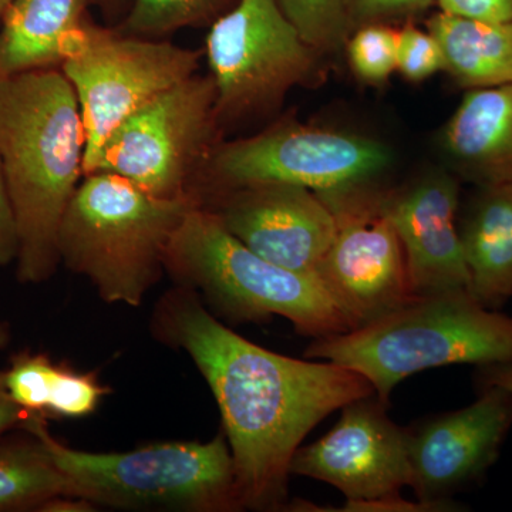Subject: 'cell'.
<instances>
[{
  "instance_id": "cell-1",
  "label": "cell",
  "mask_w": 512,
  "mask_h": 512,
  "mask_svg": "<svg viewBox=\"0 0 512 512\" xmlns=\"http://www.w3.org/2000/svg\"><path fill=\"white\" fill-rule=\"evenodd\" d=\"M153 332L183 349L220 407L242 508L285 510L292 458L316 426L353 400L376 393L365 376L338 363L293 359L249 342L178 286L165 293Z\"/></svg>"
},
{
  "instance_id": "cell-2",
  "label": "cell",
  "mask_w": 512,
  "mask_h": 512,
  "mask_svg": "<svg viewBox=\"0 0 512 512\" xmlns=\"http://www.w3.org/2000/svg\"><path fill=\"white\" fill-rule=\"evenodd\" d=\"M86 131L62 70L0 76V161L18 225L16 275L40 284L62 264L59 229L84 177Z\"/></svg>"
},
{
  "instance_id": "cell-3",
  "label": "cell",
  "mask_w": 512,
  "mask_h": 512,
  "mask_svg": "<svg viewBox=\"0 0 512 512\" xmlns=\"http://www.w3.org/2000/svg\"><path fill=\"white\" fill-rule=\"evenodd\" d=\"M303 355L355 370L390 403L397 384L424 370L512 362V316L468 289L414 296L362 328L313 339Z\"/></svg>"
},
{
  "instance_id": "cell-4",
  "label": "cell",
  "mask_w": 512,
  "mask_h": 512,
  "mask_svg": "<svg viewBox=\"0 0 512 512\" xmlns=\"http://www.w3.org/2000/svg\"><path fill=\"white\" fill-rule=\"evenodd\" d=\"M197 195L158 198L119 175H84L59 229L60 261L87 276L104 302L140 306L165 271V254Z\"/></svg>"
},
{
  "instance_id": "cell-5",
  "label": "cell",
  "mask_w": 512,
  "mask_h": 512,
  "mask_svg": "<svg viewBox=\"0 0 512 512\" xmlns=\"http://www.w3.org/2000/svg\"><path fill=\"white\" fill-rule=\"evenodd\" d=\"M165 271L178 286L202 293L212 311L232 322H268L281 316L308 338L349 332L315 274L266 261L222 227L208 208H192L165 254Z\"/></svg>"
},
{
  "instance_id": "cell-6",
  "label": "cell",
  "mask_w": 512,
  "mask_h": 512,
  "mask_svg": "<svg viewBox=\"0 0 512 512\" xmlns=\"http://www.w3.org/2000/svg\"><path fill=\"white\" fill-rule=\"evenodd\" d=\"M45 444L76 498L121 510L229 512L239 501L234 458L224 433L211 441H173L128 453H87L55 439L45 417L22 427Z\"/></svg>"
},
{
  "instance_id": "cell-7",
  "label": "cell",
  "mask_w": 512,
  "mask_h": 512,
  "mask_svg": "<svg viewBox=\"0 0 512 512\" xmlns=\"http://www.w3.org/2000/svg\"><path fill=\"white\" fill-rule=\"evenodd\" d=\"M392 164V150L382 141L288 119L255 136L218 143L194 194L202 204L212 195L255 184L329 191L376 183Z\"/></svg>"
},
{
  "instance_id": "cell-8",
  "label": "cell",
  "mask_w": 512,
  "mask_h": 512,
  "mask_svg": "<svg viewBox=\"0 0 512 512\" xmlns=\"http://www.w3.org/2000/svg\"><path fill=\"white\" fill-rule=\"evenodd\" d=\"M200 57V52L170 42L83 23L70 40L60 69L82 111L84 175L96 170L111 134L161 93L194 76Z\"/></svg>"
},
{
  "instance_id": "cell-9",
  "label": "cell",
  "mask_w": 512,
  "mask_h": 512,
  "mask_svg": "<svg viewBox=\"0 0 512 512\" xmlns=\"http://www.w3.org/2000/svg\"><path fill=\"white\" fill-rule=\"evenodd\" d=\"M218 123L278 109L295 87L325 79L322 57L303 42L278 0H238L207 36Z\"/></svg>"
},
{
  "instance_id": "cell-10",
  "label": "cell",
  "mask_w": 512,
  "mask_h": 512,
  "mask_svg": "<svg viewBox=\"0 0 512 512\" xmlns=\"http://www.w3.org/2000/svg\"><path fill=\"white\" fill-rule=\"evenodd\" d=\"M211 76H192L141 107L101 150L96 171L123 177L158 198L188 197L218 141Z\"/></svg>"
},
{
  "instance_id": "cell-11",
  "label": "cell",
  "mask_w": 512,
  "mask_h": 512,
  "mask_svg": "<svg viewBox=\"0 0 512 512\" xmlns=\"http://www.w3.org/2000/svg\"><path fill=\"white\" fill-rule=\"evenodd\" d=\"M377 183L319 191L336 220L332 245L315 275L350 329L362 328L414 298L402 239Z\"/></svg>"
},
{
  "instance_id": "cell-12",
  "label": "cell",
  "mask_w": 512,
  "mask_h": 512,
  "mask_svg": "<svg viewBox=\"0 0 512 512\" xmlns=\"http://www.w3.org/2000/svg\"><path fill=\"white\" fill-rule=\"evenodd\" d=\"M512 429V393L478 387L464 409L426 417L407 427L410 488L436 511H460L454 495L483 483Z\"/></svg>"
},
{
  "instance_id": "cell-13",
  "label": "cell",
  "mask_w": 512,
  "mask_h": 512,
  "mask_svg": "<svg viewBox=\"0 0 512 512\" xmlns=\"http://www.w3.org/2000/svg\"><path fill=\"white\" fill-rule=\"evenodd\" d=\"M389 404L376 393L346 404L329 433L296 450L291 474L332 485L350 503L399 497L412 471L407 427L390 419Z\"/></svg>"
},
{
  "instance_id": "cell-14",
  "label": "cell",
  "mask_w": 512,
  "mask_h": 512,
  "mask_svg": "<svg viewBox=\"0 0 512 512\" xmlns=\"http://www.w3.org/2000/svg\"><path fill=\"white\" fill-rule=\"evenodd\" d=\"M229 234L272 264L315 274L336 234V220L318 192L266 183L202 201Z\"/></svg>"
},
{
  "instance_id": "cell-15",
  "label": "cell",
  "mask_w": 512,
  "mask_h": 512,
  "mask_svg": "<svg viewBox=\"0 0 512 512\" xmlns=\"http://www.w3.org/2000/svg\"><path fill=\"white\" fill-rule=\"evenodd\" d=\"M461 183L447 167H436L399 190L383 188V208L402 239L416 296L470 291L457 227Z\"/></svg>"
},
{
  "instance_id": "cell-16",
  "label": "cell",
  "mask_w": 512,
  "mask_h": 512,
  "mask_svg": "<svg viewBox=\"0 0 512 512\" xmlns=\"http://www.w3.org/2000/svg\"><path fill=\"white\" fill-rule=\"evenodd\" d=\"M437 146L463 183L512 184V83L466 92Z\"/></svg>"
},
{
  "instance_id": "cell-17",
  "label": "cell",
  "mask_w": 512,
  "mask_h": 512,
  "mask_svg": "<svg viewBox=\"0 0 512 512\" xmlns=\"http://www.w3.org/2000/svg\"><path fill=\"white\" fill-rule=\"evenodd\" d=\"M470 292L501 311L512 299V184L478 185L458 208Z\"/></svg>"
},
{
  "instance_id": "cell-18",
  "label": "cell",
  "mask_w": 512,
  "mask_h": 512,
  "mask_svg": "<svg viewBox=\"0 0 512 512\" xmlns=\"http://www.w3.org/2000/svg\"><path fill=\"white\" fill-rule=\"evenodd\" d=\"M87 0H12L0 23V76L62 66Z\"/></svg>"
},
{
  "instance_id": "cell-19",
  "label": "cell",
  "mask_w": 512,
  "mask_h": 512,
  "mask_svg": "<svg viewBox=\"0 0 512 512\" xmlns=\"http://www.w3.org/2000/svg\"><path fill=\"white\" fill-rule=\"evenodd\" d=\"M426 29L436 37L446 69L460 89H491L512 83V22H490L440 10Z\"/></svg>"
},
{
  "instance_id": "cell-20",
  "label": "cell",
  "mask_w": 512,
  "mask_h": 512,
  "mask_svg": "<svg viewBox=\"0 0 512 512\" xmlns=\"http://www.w3.org/2000/svg\"><path fill=\"white\" fill-rule=\"evenodd\" d=\"M0 439V512L39 511L56 497H74L72 483L42 440L28 429Z\"/></svg>"
},
{
  "instance_id": "cell-21",
  "label": "cell",
  "mask_w": 512,
  "mask_h": 512,
  "mask_svg": "<svg viewBox=\"0 0 512 512\" xmlns=\"http://www.w3.org/2000/svg\"><path fill=\"white\" fill-rule=\"evenodd\" d=\"M286 19L320 55L345 49L353 33L350 0H278Z\"/></svg>"
},
{
  "instance_id": "cell-22",
  "label": "cell",
  "mask_w": 512,
  "mask_h": 512,
  "mask_svg": "<svg viewBox=\"0 0 512 512\" xmlns=\"http://www.w3.org/2000/svg\"><path fill=\"white\" fill-rule=\"evenodd\" d=\"M229 0H134L121 33L148 37L167 35L214 19Z\"/></svg>"
},
{
  "instance_id": "cell-23",
  "label": "cell",
  "mask_w": 512,
  "mask_h": 512,
  "mask_svg": "<svg viewBox=\"0 0 512 512\" xmlns=\"http://www.w3.org/2000/svg\"><path fill=\"white\" fill-rule=\"evenodd\" d=\"M399 29L390 23H367L353 30L345 50L359 82L382 86L397 72Z\"/></svg>"
},
{
  "instance_id": "cell-24",
  "label": "cell",
  "mask_w": 512,
  "mask_h": 512,
  "mask_svg": "<svg viewBox=\"0 0 512 512\" xmlns=\"http://www.w3.org/2000/svg\"><path fill=\"white\" fill-rule=\"evenodd\" d=\"M57 365L45 353H16L8 369L3 370L6 389L13 402L35 416L47 417L50 392Z\"/></svg>"
},
{
  "instance_id": "cell-25",
  "label": "cell",
  "mask_w": 512,
  "mask_h": 512,
  "mask_svg": "<svg viewBox=\"0 0 512 512\" xmlns=\"http://www.w3.org/2000/svg\"><path fill=\"white\" fill-rule=\"evenodd\" d=\"M110 390L93 373H82L67 365H57L47 416L80 419L96 412Z\"/></svg>"
},
{
  "instance_id": "cell-26",
  "label": "cell",
  "mask_w": 512,
  "mask_h": 512,
  "mask_svg": "<svg viewBox=\"0 0 512 512\" xmlns=\"http://www.w3.org/2000/svg\"><path fill=\"white\" fill-rule=\"evenodd\" d=\"M443 52L429 30H421L407 22L399 29L397 43V72L410 83H421L434 74L444 72Z\"/></svg>"
},
{
  "instance_id": "cell-27",
  "label": "cell",
  "mask_w": 512,
  "mask_h": 512,
  "mask_svg": "<svg viewBox=\"0 0 512 512\" xmlns=\"http://www.w3.org/2000/svg\"><path fill=\"white\" fill-rule=\"evenodd\" d=\"M436 0H350V22L355 30L367 23H392L426 12Z\"/></svg>"
},
{
  "instance_id": "cell-28",
  "label": "cell",
  "mask_w": 512,
  "mask_h": 512,
  "mask_svg": "<svg viewBox=\"0 0 512 512\" xmlns=\"http://www.w3.org/2000/svg\"><path fill=\"white\" fill-rule=\"evenodd\" d=\"M440 10L467 18L512 22V0H436Z\"/></svg>"
},
{
  "instance_id": "cell-29",
  "label": "cell",
  "mask_w": 512,
  "mask_h": 512,
  "mask_svg": "<svg viewBox=\"0 0 512 512\" xmlns=\"http://www.w3.org/2000/svg\"><path fill=\"white\" fill-rule=\"evenodd\" d=\"M19 235L15 211L10 200L8 184L0 161V268L18 258Z\"/></svg>"
},
{
  "instance_id": "cell-30",
  "label": "cell",
  "mask_w": 512,
  "mask_h": 512,
  "mask_svg": "<svg viewBox=\"0 0 512 512\" xmlns=\"http://www.w3.org/2000/svg\"><path fill=\"white\" fill-rule=\"evenodd\" d=\"M35 414L26 412L25 409L13 402L12 397L6 389L5 375L3 370H0V437L6 433V431L20 427L22 429L25 424H28L30 420L35 419Z\"/></svg>"
},
{
  "instance_id": "cell-31",
  "label": "cell",
  "mask_w": 512,
  "mask_h": 512,
  "mask_svg": "<svg viewBox=\"0 0 512 512\" xmlns=\"http://www.w3.org/2000/svg\"><path fill=\"white\" fill-rule=\"evenodd\" d=\"M474 382L478 387L500 386L512 393V362L477 366Z\"/></svg>"
},
{
  "instance_id": "cell-32",
  "label": "cell",
  "mask_w": 512,
  "mask_h": 512,
  "mask_svg": "<svg viewBox=\"0 0 512 512\" xmlns=\"http://www.w3.org/2000/svg\"><path fill=\"white\" fill-rule=\"evenodd\" d=\"M10 328L9 323L0 322V350L5 349L10 342Z\"/></svg>"
},
{
  "instance_id": "cell-33",
  "label": "cell",
  "mask_w": 512,
  "mask_h": 512,
  "mask_svg": "<svg viewBox=\"0 0 512 512\" xmlns=\"http://www.w3.org/2000/svg\"><path fill=\"white\" fill-rule=\"evenodd\" d=\"M12 3V0H0V18H2L3 12Z\"/></svg>"
},
{
  "instance_id": "cell-34",
  "label": "cell",
  "mask_w": 512,
  "mask_h": 512,
  "mask_svg": "<svg viewBox=\"0 0 512 512\" xmlns=\"http://www.w3.org/2000/svg\"><path fill=\"white\" fill-rule=\"evenodd\" d=\"M100 3H107V5H116V3L121 2V0H99Z\"/></svg>"
}]
</instances>
